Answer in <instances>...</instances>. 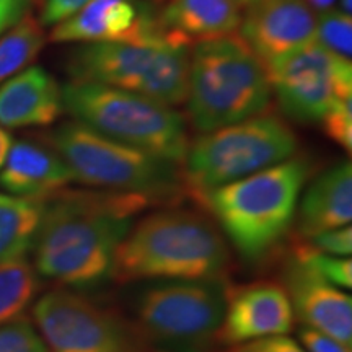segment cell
Listing matches in <instances>:
<instances>
[{
  "label": "cell",
  "mask_w": 352,
  "mask_h": 352,
  "mask_svg": "<svg viewBox=\"0 0 352 352\" xmlns=\"http://www.w3.org/2000/svg\"><path fill=\"white\" fill-rule=\"evenodd\" d=\"M151 206L147 197L129 192L63 189L44 199L33 243L38 274L70 287H90L111 279L114 254Z\"/></svg>",
  "instance_id": "obj_1"
},
{
  "label": "cell",
  "mask_w": 352,
  "mask_h": 352,
  "mask_svg": "<svg viewBox=\"0 0 352 352\" xmlns=\"http://www.w3.org/2000/svg\"><path fill=\"white\" fill-rule=\"evenodd\" d=\"M223 233L199 210L168 208L145 215L131 227L114 254L111 279L223 280L230 267Z\"/></svg>",
  "instance_id": "obj_2"
},
{
  "label": "cell",
  "mask_w": 352,
  "mask_h": 352,
  "mask_svg": "<svg viewBox=\"0 0 352 352\" xmlns=\"http://www.w3.org/2000/svg\"><path fill=\"white\" fill-rule=\"evenodd\" d=\"M310 171L307 158L292 157L195 196L240 256L261 263L283 245L292 228Z\"/></svg>",
  "instance_id": "obj_3"
},
{
  "label": "cell",
  "mask_w": 352,
  "mask_h": 352,
  "mask_svg": "<svg viewBox=\"0 0 352 352\" xmlns=\"http://www.w3.org/2000/svg\"><path fill=\"white\" fill-rule=\"evenodd\" d=\"M271 96L266 67L241 38L233 34L189 50L184 101L197 131L209 132L261 114Z\"/></svg>",
  "instance_id": "obj_4"
},
{
  "label": "cell",
  "mask_w": 352,
  "mask_h": 352,
  "mask_svg": "<svg viewBox=\"0 0 352 352\" xmlns=\"http://www.w3.org/2000/svg\"><path fill=\"white\" fill-rule=\"evenodd\" d=\"M74 179L87 186L147 197L155 204L184 192L182 166L100 134L82 122H64L47 138Z\"/></svg>",
  "instance_id": "obj_5"
},
{
  "label": "cell",
  "mask_w": 352,
  "mask_h": 352,
  "mask_svg": "<svg viewBox=\"0 0 352 352\" xmlns=\"http://www.w3.org/2000/svg\"><path fill=\"white\" fill-rule=\"evenodd\" d=\"M64 109L74 121L182 166L188 151L183 116L170 104L100 83L72 80L63 87Z\"/></svg>",
  "instance_id": "obj_6"
},
{
  "label": "cell",
  "mask_w": 352,
  "mask_h": 352,
  "mask_svg": "<svg viewBox=\"0 0 352 352\" xmlns=\"http://www.w3.org/2000/svg\"><path fill=\"white\" fill-rule=\"evenodd\" d=\"M297 151L298 138L292 127L264 111L197 135L188 145L183 178L197 195L283 164Z\"/></svg>",
  "instance_id": "obj_7"
},
{
  "label": "cell",
  "mask_w": 352,
  "mask_h": 352,
  "mask_svg": "<svg viewBox=\"0 0 352 352\" xmlns=\"http://www.w3.org/2000/svg\"><path fill=\"white\" fill-rule=\"evenodd\" d=\"M223 280H153L135 294L131 323L164 352H208L226 310Z\"/></svg>",
  "instance_id": "obj_8"
},
{
  "label": "cell",
  "mask_w": 352,
  "mask_h": 352,
  "mask_svg": "<svg viewBox=\"0 0 352 352\" xmlns=\"http://www.w3.org/2000/svg\"><path fill=\"white\" fill-rule=\"evenodd\" d=\"M189 50L134 46V44H80L69 59L72 80L91 82L142 95L160 103H184Z\"/></svg>",
  "instance_id": "obj_9"
},
{
  "label": "cell",
  "mask_w": 352,
  "mask_h": 352,
  "mask_svg": "<svg viewBox=\"0 0 352 352\" xmlns=\"http://www.w3.org/2000/svg\"><path fill=\"white\" fill-rule=\"evenodd\" d=\"M34 327L50 352H147L122 314L69 289H54L33 307Z\"/></svg>",
  "instance_id": "obj_10"
},
{
  "label": "cell",
  "mask_w": 352,
  "mask_h": 352,
  "mask_svg": "<svg viewBox=\"0 0 352 352\" xmlns=\"http://www.w3.org/2000/svg\"><path fill=\"white\" fill-rule=\"evenodd\" d=\"M272 95L285 116L318 122L336 101L352 96V64L315 41L266 65Z\"/></svg>",
  "instance_id": "obj_11"
},
{
  "label": "cell",
  "mask_w": 352,
  "mask_h": 352,
  "mask_svg": "<svg viewBox=\"0 0 352 352\" xmlns=\"http://www.w3.org/2000/svg\"><path fill=\"white\" fill-rule=\"evenodd\" d=\"M52 43H116L171 47L151 0H94L52 26Z\"/></svg>",
  "instance_id": "obj_12"
},
{
  "label": "cell",
  "mask_w": 352,
  "mask_h": 352,
  "mask_svg": "<svg viewBox=\"0 0 352 352\" xmlns=\"http://www.w3.org/2000/svg\"><path fill=\"white\" fill-rule=\"evenodd\" d=\"M294 311L283 284L256 280L226 287V310L215 334V344L236 346L294 329Z\"/></svg>",
  "instance_id": "obj_13"
},
{
  "label": "cell",
  "mask_w": 352,
  "mask_h": 352,
  "mask_svg": "<svg viewBox=\"0 0 352 352\" xmlns=\"http://www.w3.org/2000/svg\"><path fill=\"white\" fill-rule=\"evenodd\" d=\"M243 8L240 38L264 67L315 41L316 13L307 0H252Z\"/></svg>",
  "instance_id": "obj_14"
},
{
  "label": "cell",
  "mask_w": 352,
  "mask_h": 352,
  "mask_svg": "<svg viewBox=\"0 0 352 352\" xmlns=\"http://www.w3.org/2000/svg\"><path fill=\"white\" fill-rule=\"evenodd\" d=\"M280 277L294 316H297L305 328L328 334L347 346L352 344L351 296L289 256L284 259Z\"/></svg>",
  "instance_id": "obj_15"
},
{
  "label": "cell",
  "mask_w": 352,
  "mask_h": 352,
  "mask_svg": "<svg viewBox=\"0 0 352 352\" xmlns=\"http://www.w3.org/2000/svg\"><path fill=\"white\" fill-rule=\"evenodd\" d=\"M157 15L170 46L183 50L233 36L241 23L235 0H164Z\"/></svg>",
  "instance_id": "obj_16"
},
{
  "label": "cell",
  "mask_w": 352,
  "mask_h": 352,
  "mask_svg": "<svg viewBox=\"0 0 352 352\" xmlns=\"http://www.w3.org/2000/svg\"><path fill=\"white\" fill-rule=\"evenodd\" d=\"M63 113V87L43 67H26L0 85L2 127H46Z\"/></svg>",
  "instance_id": "obj_17"
},
{
  "label": "cell",
  "mask_w": 352,
  "mask_h": 352,
  "mask_svg": "<svg viewBox=\"0 0 352 352\" xmlns=\"http://www.w3.org/2000/svg\"><path fill=\"white\" fill-rule=\"evenodd\" d=\"M72 171L51 147L16 140L0 168V186L15 197L46 199L74 183Z\"/></svg>",
  "instance_id": "obj_18"
},
{
  "label": "cell",
  "mask_w": 352,
  "mask_h": 352,
  "mask_svg": "<svg viewBox=\"0 0 352 352\" xmlns=\"http://www.w3.org/2000/svg\"><path fill=\"white\" fill-rule=\"evenodd\" d=\"M298 236L311 239L321 232L351 226L352 166L351 162L331 166L314 179L298 199L296 212Z\"/></svg>",
  "instance_id": "obj_19"
},
{
  "label": "cell",
  "mask_w": 352,
  "mask_h": 352,
  "mask_svg": "<svg viewBox=\"0 0 352 352\" xmlns=\"http://www.w3.org/2000/svg\"><path fill=\"white\" fill-rule=\"evenodd\" d=\"M44 199L8 196L0 201V263L25 259L33 250Z\"/></svg>",
  "instance_id": "obj_20"
},
{
  "label": "cell",
  "mask_w": 352,
  "mask_h": 352,
  "mask_svg": "<svg viewBox=\"0 0 352 352\" xmlns=\"http://www.w3.org/2000/svg\"><path fill=\"white\" fill-rule=\"evenodd\" d=\"M46 43L43 26L30 13L0 36V85L23 70Z\"/></svg>",
  "instance_id": "obj_21"
},
{
  "label": "cell",
  "mask_w": 352,
  "mask_h": 352,
  "mask_svg": "<svg viewBox=\"0 0 352 352\" xmlns=\"http://www.w3.org/2000/svg\"><path fill=\"white\" fill-rule=\"evenodd\" d=\"M38 276L26 259L0 263V324L26 310L38 292Z\"/></svg>",
  "instance_id": "obj_22"
},
{
  "label": "cell",
  "mask_w": 352,
  "mask_h": 352,
  "mask_svg": "<svg viewBox=\"0 0 352 352\" xmlns=\"http://www.w3.org/2000/svg\"><path fill=\"white\" fill-rule=\"evenodd\" d=\"M289 258L321 279L340 289L352 287V261L349 256H333L316 250L308 241H297L287 253Z\"/></svg>",
  "instance_id": "obj_23"
},
{
  "label": "cell",
  "mask_w": 352,
  "mask_h": 352,
  "mask_svg": "<svg viewBox=\"0 0 352 352\" xmlns=\"http://www.w3.org/2000/svg\"><path fill=\"white\" fill-rule=\"evenodd\" d=\"M315 43L329 54L349 60L352 57V15L340 8H328L316 16Z\"/></svg>",
  "instance_id": "obj_24"
},
{
  "label": "cell",
  "mask_w": 352,
  "mask_h": 352,
  "mask_svg": "<svg viewBox=\"0 0 352 352\" xmlns=\"http://www.w3.org/2000/svg\"><path fill=\"white\" fill-rule=\"evenodd\" d=\"M0 352H50L41 334L26 316L0 324Z\"/></svg>",
  "instance_id": "obj_25"
},
{
  "label": "cell",
  "mask_w": 352,
  "mask_h": 352,
  "mask_svg": "<svg viewBox=\"0 0 352 352\" xmlns=\"http://www.w3.org/2000/svg\"><path fill=\"white\" fill-rule=\"evenodd\" d=\"M321 131L342 151H352V96L333 104L318 121Z\"/></svg>",
  "instance_id": "obj_26"
},
{
  "label": "cell",
  "mask_w": 352,
  "mask_h": 352,
  "mask_svg": "<svg viewBox=\"0 0 352 352\" xmlns=\"http://www.w3.org/2000/svg\"><path fill=\"white\" fill-rule=\"evenodd\" d=\"M320 252L333 256H351L352 253V228L351 226L321 232L305 240Z\"/></svg>",
  "instance_id": "obj_27"
},
{
  "label": "cell",
  "mask_w": 352,
  "mask_h": 352,
  "mask_svg": "<svg viewBox=\"0 0 352 352\" xmlns=\"http://www.w3.org/2000/svg\"><path fill=\"white\" fill-rule=\"evenodd\" d=\"M90 2H94V0H44L41 3V16L38 20L39 25L43 28H46V26L52 28V26L59 25L60 21L76 15Z\"/></svg>",
  "instance_id": "obj_28"
},
{
  "label": "cell",
  "mask_w": 352,
  "mask_h": 352,
  "mask_svg": "<svg viewBox=\"0 0 352 352\" xmlns=\"http://www.w3.org/2000/svg\"><path fill=\"white\" fill-rule=\"evenodd\" d=\"M223 352H307L292 338L284 336H270L243 342V344L228 346Z\"/></svg>",
  "instance_id": "obj_29"
},
{
  "label": "cell",
  "mask_w": 352,
  "mask_h": 352,
  "mask_svg": "<svg viewBox=\"0 0 352 352\" xmlns=\"http://www.w3.org/2000/svg\"><path fill=\"white\" fill-rule=\"evenodd\" d=\"M298 340H300V346L307 352H352L351 346L310 328L300 329Z\"/></svg>",
  "instance_id": "obj_30"
},
{
  "label": "cell",
  "mask_w": 352,
  "mask_h": 352,
  "mask_svg": "<svg viewBox=\"0 0 352 352\" xmlns=\"http://www.w3.org/2000/svg\"><path fill=\"white\" fill-rule=\"evenodd\" d=\"M32 0H0V19L15 25L28 12Z\"/></svg>",
  "instance_id": "obj_31"
},
{
  "label": "cell",
  "mask_w": 352,
  "mask_h": 352,
  "mask_svg": "<svg viewBox=\"0 0 352 352\" xmlns=\"http://www.w3.org/2000/svg\"><path fill=\"white\" fill-rule=\"evenodd\" d=\"M12 142H13L12 135L6 131V127L0 126V168H2L3 162H6L7 153H8V151H10Z\"/></svg>",
  "instance_id": "obj_32"
},
{
  "label": "cell",
  "mask_w": 352,
  "mask_h": 352,
  "mask_svg": "<svg viewBox=\"0 0 352 352\" xmlns=\"http://www.w3.org/2000/svg\"><path fill=\"white\" fill-rule=\"evenodd\" d=\"M307 2L310 3L315 12H323V10H328V8H331L338 0H307Z\"/></svg>",
  "instance_id": "obj_33"
},
{
  "label": "cell",
  "mask_w": 352,
  "mask_h": 352,
  "mask_svg": "<svg viewBox=\"0 0 352 352\" xmlns=\"http://www.w3.org/2000/svg\"><path fill=\"white\" fill-rule=\"evenodd\" d=\"M340 10L347 13V15H352V12H351V0H340Z\"/></svg>",
  "instance_id": "obj_34"
},
{
  "label": "cell",
  "mask_w": 352,
  "mask_h": 352,
  "mask_svg": "<svg viewBox=\"0 0 352 352\" xmlns=\"http://www.w3.org/2000/svg\"><path fill=\"white\" fill-rule=\"evenodd\" d=\"M10 26H12V23H8V21L0 19V36H2V33H6Z\"/></svg>",
  "instance_id": "obj_35"
},
{
  "label": "cell",
  "mask_w": 352,
  "mask_h": 352,
  "mask_svg": "<svg viewBox=\"0 0 352 352\" xmlns=\"http://www.w3.org/2000/svg\"><path fill=\"white\" fill-rule=\"evenodd\" d=\"M235 2H236V3H239V6H240L241 8H243V7H246V6H248V3H250V2H252V0H235Z\"/></svg>",
  "instance_id": "obj_36"
},
{
  "label": "cell",
  "mask_w": 352,
  "mask_h": 352,
  "mask_svg": "<svg viewBox=\"0 0 352 352\" xmlns=\"http://www.w3.org/2000/svg\"><path fill=\"white\" fill-rule=\"evenodd\" d=\"M7 195H2V192H0V201H3V199H7Z\"/></svg>",
  "instance_id": "obj_37"
},
{
  "label": "cell",
  "mask_w": 352,
  "mask_h": 352,
  "mask_svg": "<svg viewBox=\"0 0 352 352\" xmlns=\"http://www.w3.org/2000/svg\"><path fill=\"white\" fill-rule=\"evenodd\" d=\"M32 2H36V3H39V6H41L44 0H32Z\"/></svg>",
  "instance_id": "obj_38"
},
{
  "label": "cell",
  "mask_w": 352,
  "mask_h": 352,
  "mask_svg": "<svg viewBox=\"0 0 352 352\" xmlns=\"http://www.w3.org/2000/svg\"><path fill=\"white\" fill-rule=\"evenodd\" d=\"M155 2H164V0H155Z\"/></svg>",
  "instance_id": "obj_39"
},
{
  "label": "cell",
  "mask_w": 352,
  "mask_h": 352,
  "mask_svg": "<svg viewBox=\"0 0 352 352\" xmlns=\"http://www.w3.org/2000/svg\"><path fill=\"white\" fill-rule=\"evenodd\" d=\"M157 352H164V351H157Z\"/></svg>",
  "instance_id": "obj_40"
}]
</instances>
